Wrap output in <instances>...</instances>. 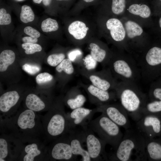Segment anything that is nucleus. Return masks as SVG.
<instances>
[{
  "mask_svg": "<svg viewBox=\"0 0 161 161\" xmlns=\"http://www.w3.org/2000/svg\"><path fill=\"white\" fill-rule=\"evenodd\" d=\"M128 3L131 2H147L148 0H127Z\"/></svg>",
  "mask_w": 161,
  "mask_h": 161,
  "instance_id": "obj_43",
  "label": "nucleus"
},
{
  "mask_svg": "<svg viewBox=\"0 0 161 161\" xmlns=\"http://www.w3.org/2000/svg\"><path fill=\"white\" fill-rule=\"evenodd\" d=\"M95 112V109L91 110L81 107L73 109L71 113L66 114L68 130L77 128L78 126L87 127Z\"/></svg>",
  "mask_w": 161,
  "mask_h": 161,
  "instance_id": "obj_18",
  "label": "nucleus"
},
{
  "mask_svg": "<svg viewBox=\"0 0 161 161\" xmlns=\"http://www.w3.org/2000/svg\"><path fill=\"white\" fill-rule=\"evenodd\" d=\"M93 131L87 127L86 129V142L87 151L91 158L94 160H108L105 151L106 143L97 137Z\"/></svg>",
  "mask_w": 161,
  "mask_h": 161,
  "instance_id": "obj_15",
  "label": "nucleus"
},
{
  "mask_svg": "<svg viewBox=\"0 0 161 161\" xmlns=\"http://www.w3.org/2000/svg\"><path fill=\"white\" fill-rule=\"evenodd\" d=\"M53 78L52 76L50 74L44 72L38 74L36 77V83L41 85L51 81Z\"/></svg>",
  "mask_w": 161,
  "mask_h": 161,
  "instance_id": "obj_36",
  "label": "nucleus"
},
{
  "mask_svg": "<svg viewBox=\"0 0 161 161\" xmlns=\"http://www.w3.org/2000/svg\"><path fill=\"white\" fill-rule=\"evenodd\" d=\"M16 0V1H22L24 0Z\"/></svg>",
  "mask_w": 161,
  "mask_h": 161,
  "instance_id": "obj_49",
  "label": "nucleus"
},
{
  "mask_svg": "<svg viewBox=\"0 0 161 161\" xmlns=\"http://www.w3.org/2000/svg\"><path fill=\"white\" fill-rule=\"evenodd\" d=\"M56 70L58 72L64 71L69 75L74 72V69L72 61L69 58H65L56 68Z\"/></svg>",
  "mask_w": 161,
  "mask_h": 161,
  "instance_id": "obj_31",
  "label": "nucleus"
},
{
  "mask_svg": "<svg viewBox=\"0 0 161 161\" xmlns=\"http://www.w3.org/2000/svg\"><path fill=\"white\" fill-rule=\"evenodd\" d=\"M157 1H158L159 2H161V0H157Z\"/></svg>",
  "mask_w": 161,
  "mask_h": 161,
  "instance_id": "obj_48",
  "label": "nucleus"
},
{
  "mask_svg": "<svg viewBox=\"0 0 161 161\" xmlns=\"http://www.w3.org/2000/svg\"><path fill=\"white\" fill-rule=\"evenodd\" d=\"M136 128L145 139L153 138L161 131V122L160 119L155 115H143L136 122Z\"/></svg>",
  "mask_w": 161,
  "mask_h": 161,
  "instance_id": "obj_16",
  "label": "nucleus"
},
{
  "mask_svg": "<svg viewBox=\"0 0 161 161\" xmlns=\"http://www.w3.org/2000/svg\"><path fill=\"white\" fill-rule=\"evenodd\" d=\"M44 5L47 6L49 5L51 2L52 0H42Z\"/></svg>",
  "mask_w": 161,
  "mask_h": 161,
  "instance_id": "obj_44",
  "label": "nucleus"
},
{
  "mask_svg": "<svg viewBox=\"0 0 161 161\" xmlns=\"http://www.w3.org/2000/svg\"><path fill=\"white\" fill-rule=\"evenodd\" d=\"M22 48L25 50L27 54H33L36 52H39L42 50L41 46L39 44L35 43H24L22 44Z\"/></svg>",
  "mask_w": 161,
  "mask_h": 161,
  "instance_id": "obj_34",
  "label": "nucleus"
},
{
  "mask_svg": "<svg viewBox=\"0 0 161 161\" xmlns=\"http://www.w3.org/2000/svg\"><path fill=\"white\" fill-rule=\"evenodd\" d=\"M87 90L90 95L99 103H106L117 97L116 93H111L108 91L103 90L93 85H90Z\"/></svg>",
  "mask_w": 161,
  "mask_h": 161,
  "instance_id": "obj_24",
  "label": "nucleus"
},
{
  "mask_svg": "<svg viewBox=\"0 0 161 161\" xmlns=\"http://www.w3.org/2000/svg\"><path fill=\"white\" fill-rule=\"evenodd\" d=\"M33 2L35 3L40 4L41 1L42 0H32Z\"/></svg>",
  "mask_w": 161,
  "mask_h": 161,
  "instance_id": "obj_45",
  "label": "nucleus"
},
{
  "mask_svg": "<svg viewBox=\"0 0 161 161\" xmlns=\"http://www.w3.org/2000/svg\"><path fill=\"white\" fill-rule=\"evenodd\" d=\"M112 54L109 61L112 71L121 81L137 83L141 78L140 70L133 56L128 52L119 50Z\"/></svg>",
  "mask_w": 161,
  "mask_h": 161,
  "instance_id": "obj_4",
  "label": "nucleus"
},
{
  "mask_svg": "<svg viewBox=\"0 0 161 161\" xmlns=\"http://www.w3.org/2000/svg\"><path fill=\"white\" fill-rule=\"evenodd\" d=\"M86 101L85 97L83 95L80 94L74 97L69 98L66 102L68 106L73 110L81 107Z\"/></svg>",
  "mask_w": 161,
  "mask_h": 161,
  "instance_id": "obj_30",
  "label": "nucleus"
},
{
  "mask_svg": "<svg viewBox=\"0 0 161 161\" xmlns=\"http://www.w3.org/2000/svg\"><path fill=\"white\" fill-rule=\"evenodd\" d=\"M67 133L55 140L48 149L46 157L52 160L73 161L76 156L72 154Z\"/></svg>",
  "mask_w": 161,
  "mask_h": 161,
  "instance_id": "obj_10",
  "label": "nucleus"
},
{
  "mask_svg": "<svg viewBox=\"0 0 161 161\" xmlns=\"http://www.w3.org/2000/svg\"><path fill=\"white\" fill-rule=\"evenodd\" d=\"M117 97L128 115L136 122L143 116L142 110L148 100V96L143 93L137 83L121 81L115 89Z\"/></svg>",
  "mask_w": 161,
  "mask_h": 161,
  "instance_id": "obj_3",
  "label": "nucleus"
},
{
  "mask_svg": "<svg viewBox=\"0 0 161 161\" xmlns=\"http://www.w3.org/2000/svg\"><path fill=\"white\" fill-rule=\"evenodd\" d=\"M22 41L24 43H35L37 42L38 38L32 36L24 37L22 39Z\"/></svg>",
  "mask_w": 161,
  "mask_h": 161,
  "instance_id": "obj_42",
  "label": "nucleus"
},
{
  "mask_svg": "<svg viewBox=\"0 0 161 161\" xmlns=\"http://www.w3.org/2000/svg\"><path fill=\"white\" fill-rule=\"evenodd\" d=\"M65 56L62 53L50 55L47 58V62L52 66H57L65 59Z\"/></svg>",
  "mask_w": 161,
  "mask_h": 161,
  "instance_id": "obj_33",
  "label": "nucleus"
},
{
  "mask_svg": "<svg viewBox=\"0 0 161 161\" xmlns=\"http://www.w3.org/2000/svg\"><path fill=\"white\" fill-rule=\"evenodd\" d=\"M161 112V100H148L145 104L142 110L143 115L151 114L155 115L156 113Z\"/></svg>",
  "mask_w": 161,
  "mask_h": 161,
  "instance_id": "obj_28",
  "label": "nucleus"
},
{
  "mask_svg": "<svg viewBox=\"0 0 161 161\" xmlns=\"http://www.w3.org/2000/svg\"><path fill=\"white\" fill-rule=\"evenodd\" d=\"M148 96L150 100H152L153 99L161 100V87L152 85L149 90Z\"/></svg>",
  "mask_w": 161,
  "mask_h": 161,
  "instance_id": "obj_35",
  "label": "nucleus"
},
{
  "mask_svg": "<svg viewBox=\"0 0 161 161\" xmlns=\"http://www.w3.org/2000/svg\"><path fill=\"white\" fill-rule=\"evenodd\" d=\"M89 47L91 55L97 62L109 63L113 53H111L106 47L101 48L93 43L90 44Z\"/></svg>",
  "mask_w": 161,
  "mask_h": 161,
  "instance_id": "obj_22",
  "label": "nucleus"
},
{
  "mask_svg": "<svg viewBox=\"0 0 161 161\" xmlns=\"http://www.w3.org/2000/svg\"><path fill=\"white\" fill-rule=\"evenodd\" d=\"M119 18L125 30L127 52L137 56L151 44L148 32L138 24L124 16Z\"/></svg>",
  "mask_w": 161,
  "mask_h": 161,
  "instance_id": "obj_5",
  "label": "nucleus"
},
{
  "mask_svg": "<svg viewBox=\"0 0 161 161\" xmlns=\"http://www.w3.org/2000/svg\"><path fill=\"white\" fill-rule=\"evenodd\" d=\"M35 15L31 8L27 5L22 6L20 14L21 21L24 23H27L33 21Z\"/></svg>",
  "mask_w": 161,
  "mask_h": 161,
  "instance_id": "obj_29",
  "label": "nucleus"
},
{
  "mask_svg": "<svg viewBox=\"0 0 161 161\" xmlns=\"http://www.w3.org/2000/svg\"><path fill=\"white\" fill-rule=\"evenodd\" d=\"M128 2L127 0H112L111 14L115 16H123L126 11Z\"/></svg>",
  "mask_w": 161,
  "mask_h": 161,
  "instance_id": "obj_27",
  "label": "nucleus"
},
{
  "mask_svg": "<svg viewBox=\"0 0 161 161\" xmlns=\"http://www.w3.org/2000/svg\"><path fill=\"white\" fill-rule=\"evenodd\" d=\"M24 32L26 34L33 37L38 38L40 36V32L37 30L30 26L25 27Z\"/></svg>",
  "mask_w": 161,
  "mask_h": 161,
  "instance_id": "obj_40",
  "label": "nucleus"
},
{
  "mask_svg": "<svg viewBox=\"0 0 161 161\" xmlns=\"http://www.w3.org/2000/svg\"><path fill=\"white\" fill-rule=\"evenodd\" d=\"M81 53V52L79 50L76 49L70 52L68 54L69 59L71 61L74 60L76 57L80 55Z\"/></svg>",
  "mask_w": 161,
  "mask_h": 161,
  "instance_id": "obj_41",
  "label": "nucleus"
},
{
  "mask_svg": "<svg viewBox=\"0 0 161 161\" xmlns=\"http://www.w3.org/2000/svg\"><path fill=\"white\" fill-rule=\"evenodd\" d=\"M88 126L106 144L112 146L114 150L117 148L123 135L120 126L103 113L91 120Z\"/></svg>",
  "mask_w": 161,
  "mask_h": 161,
  "instance_id": "obj_7",
  "label": "nucleus"
},
{
  "mask_svg": "<svg viewBox=\"0 0 161 161\" xmlns=\"http://www.w3.org/2000/svg\"><path fill=\"white\" fill-rule=\"evenodd\" d=\"M23 70L30 75H33L38 72L40 70L39 66L29 64H26L22 66Z\"/></svg>",
  "mask_w": 161,
  "mask_h": 161,
  "instance_id": "obj_38",
  "label": "nucleus"
},
{
  "mask_svg": "<svg viewBox=\"0 0 161 161\" xmlns=\"http://www.w3.org/2000/svg\"><path fill=\"white\" fill-rule=\"evenodd\" d=\"M137 56L141 78L148 82L155 75L156 68L161 65V47L150 44Z\"/></svg>",
  "mask_w": 161,
  "mask_h": 161,
  "instance_id": "obj_8",
  "label": "nucleus"
},
{
  "mask_svg": "<svg viewBox=\"0 0 161 161\" xmlns=\"http://www.w3.org/2000/svg\"><path fill=\"white\" fill-rule=\"evenodd\" d=\"M84 1L86 2L89 3L91 2L94 0H83Z\"/></svg>",
  "mask_w": 161,
  "mask_h": 161,
  "instance_id": "obj_47",
  "label": "nucleus"
},
{
  "mask_svg": "<svg viewBox=\"0 0 161 161\" xmlns=\"http://www.w3.org/2000/svg\"><path fill=\"white\" fill-rule=\"evenodd\" d=\"M25 103L26 109L36 112L44 111L47 108L45 102L34 93H30L27 95L25 98Z\"/></svg>",
  "mask_w": 161,
  "mask_h": 161,
  "instance_id": "obj_23",
  "label": "nucleus"
},
{
  "mask_svg": "<svg viewBox=\"0 0 161 161\" xmlns=\"http://www.w3.org/2000/svg\"><path fill=\"white\" fill-rule=\"evenodd\" d=\"M21 96L16 91L7 92L0 97L1 121L8 118L16 112L14 108L20 100Z\"/></svg>",
  "mask_w": 161,
  "mask_h": 161,
  "instance_id": "obj_19",
  "label": "nucleus"
},
{
  "mask_svg": "<svg viewBox=\"0 0 161 161\" xmlns=\"http://www.w3.org/2000/svg\"><path fill=\"white\" fill-rule=\"evenodd\" d=\"M89 28L83 22L76 21L72 22L69 26V33L76 39L81 40L86 35Z\"/></svg>",
  "mask_w": 161,
  "mask_h": 161,
  "instance_id": "obj_25",
  "label": "nucleus"
},
{
  "mask_svg": "<svg viewBox=\"0 0 161 161\" xmlns=\"http://www.w3.org/2000/svg\"><path fill=\"white\" fill-rule=\"evenodd\" d=\"M11 21L10 14L7 13L6 10L4 8L0 9V24L6 25L10 24Z\"/></svg>",
  "mask_w": 161,
  "mask_h": 161,
  "instance_id": "obj_37",
  "label": "nucleus"
},
{
  "mask_svg": "<svg viewBox=\"0 0 161 161\" xmlns=\"http://www.w3.org/2000/svg\"><path fill=\"white\" fill-rule=\"evenodd\" d=\"M152 14L148 3L132 2L128 3L123 16L137 22L143 28L148 29L152 25Z\"/></svg>",
  "mask_w": 161,
  "mask_h": 161,
  "instance_id": "obj_9",
  "label": "nucleus"
},
{
  "mask_svg": "<svg viewBox=\"0 0 161 161\" xmlns=\"http://www.w3.org/2000/svg\"><path fill=\"white\" fill-rule=\"evenodd\" d=\"M158 24L160 28L161 29V16L160 18L159 19Z\"/></svg>",
  "mask_w": 161,
  "mask_h": 161,
  "instance_id": "obj_46",
  "label": "nucleus"
},
{
  "mask_svg": "<svg viewBox=\"0 0 161 161\" xmlns=\"http://www.w3.org/2000/svg\"><path fill=\"white\" fill-rule=\"evenodd\" d=\"M97 62L91 54L86 55L84 59V63L85 67L89 70L94 69L96 66Z\"/></svg>",
  "mask_w": 161,
  "mask_h": 161,
  "instance_id": "obj_39",
  "label": "nucleus"
},
{
  "mask_svg": "<svg viewBox=\"0 0 161 161\" xmlns=\"http://www.w3.org/2000/svg\"><path fill=\"white\" fill-rule=\"evenodd\" d=\"M42 119L44 134L50 140H55L66 133L68 126L66 114L58 104L49 109Z\"/></svg>",
  "mask_w": 161,
  "mask_h": 161,
  "instance_id": "obj_6",
  "label": "nucleus"
},
{
  "mask_svg": "<svg viewBox=\"0 0 161 161\" xmlns=\"http://www.w3.org/2000/svg\"><path fill=\"white\" fill-rule=\"evenodd\" d=\"M114 153L108 157L112 161H145V139L137 129H126Z\"/></svg>",
  "mask_w": 161,
  "mask_h": 161,
  "instance_id": "obj_2",
  "label": "nucleus"
},
{
  "mask_svg": "<svg viewBox=\"0 0 161 161\" xmlns=\"http://www.w3.org/2000/svg\"><path fill=\"white\" fill-rule=\"evenodd\" d=\"M58 27V25L57 21L50 18L44 20L41 24L42 30L45 32L56 31Z\"/></svg>",
  "mask_w": 161,
  "mask_h": 161,
  "instance_id": "obj_32",
  "label": "nucleus"
},
{
  "mask_svg": "<svg viewBox=\"0 0 161 161\" xmlns=\"http://www.w3.org/2000/svg\"><path fill=\"white\" fill-rule=\"evenodd\" d=\"M145 139V150L148 160H161V144L153 138Z\"/></svg>",
  "mask_w": 161,
  "mask_h": 161,
  "instance_id": "obj_21",
  "label": "nucleus"
},
{
  "mask_svg": "<svg viewBox=\"0 0 161 161\" xmlns=\"http://www.w3.org/2000/svg\"><path fill=\"white\" fill-rule=\"evenodd\" d=\"M22 143V150L18 160L33 161L42 160L46 158L48 148L38 139Z\"/></svg>",
  "mask_w": 161,
  "mask_h": 161,
  "instance_id": "obj_12",
  "label": "nucleus"
},
{
  "mask_svg": "<svg viewBox=\"0 0 161 161\" xmlns=\"http://www.w3.org/2000/svg\"><path fill=\"white\" fill-rule=\"evenodd\" d=\"M22 142L11 135L3 133L0 138V161L18 160Z\"/></svg>",
  "mask_w": 161,
  "mask_h": 161,
  "instance_id": "obj_11",
  "label": "nucleus"
},
{
  "mask_svg": "<svg viewBox=\"0 0 161 161\" xmlns=\"http://www.w3.org/2000/svg\"><path fill=\"white\" fill-rule=\"evenodd\" d=\"M1 122L4 131H7L4 133L11 135L22 142L38 139L41 134H44L39 117L36 112L27 109L16 112Z\"/></svg>",
  "mask_w": 161,
  "mask_h": 161,
  "instance_id": "obj_1",
  "label": "nucleus"
},
{
  "mask_svg": "<svg viewBox=\"0 0 161 161\" xmlns=\"http://www.w3.org/2000/svg\"><path fill=\"white\" fill-rule=\"evenodd\" d=\"M110 38L119 50L127 52L126 41V31L123 24L119 18L112 17L105 23Z\"/></svg>",
  "mask_w": 161,
  "mask_h": 161,
  "instance_id": "obj_14",
  "label": "nucleus"
},
{
  "mask_svg": "<svg viewBox=\"0 0 161 161\" xmlns=\"http://www.w3.org/2000/svg\"><path fill=\"white\" fill-rule=\"evenodd\" d=\"M60 0V1H62V0Z\"/></svg>",
  "mask_w": 161,
  "mask_h": 161,
  "instance_id": "obj_50",
  "label": "nucleus"
},
{
  "mask_svg": "<svg viewBox=\"0 0 161 161\" xmlns=\"http://www.w3.org/2000/svg\"><path fill=\"white\" fill-rule=\"evenodd\" d=\"M111 73L110 70H107L103 77L92 75L89 77V79L93 85L100 89L105 91L115 89L118 83L112 77Z\"/></svg>",
  "mask_w": 161,
  "mask_h": 161,
  "instance_id": "obj_20",
  "label": "nucleus"
},
{
  "mask_svg": "<svg viewBox=\"0 0 161 161\" xmlns=\"http://www.w3.org/2000/svg\"><path fill=\"white\" fill-rule=\"evenodd\" d=\"M16 58L15 53L10 49L2 51L0 54V71L4 72L8 66L14 62Z\"/></svg>",
  "mask_w": 161,
  "mask_h": 161,
  "instance_id": "obj_26",
  "label": "nucleus"
},
{
  "mask_svg": "<svg viewBox=\"0 0 161 161\" xmlns=\"http://www.w3.org/2000/svg\"><path fill=\"white\" fill-rule=\"evenodd\" d=\"M95 109L96 112L104 113L120 127L126 130L130 128L128 115L120 103L103 104L100 106Z\"/></svg>",
  "mask_w": 161,
  "mask_h": 161,
  "instance_id": "obj_13",
  "label": "nucleus"
},
{
  "mask_svg": "<svg viewBox=\"0 0 161 161\" xmlns=\"http://www.w3.org/2000/svg\"><path fill=\"white\" fill-rule=\"evenodd\" d=\"M82 130L78 128L70 129L67 132L69 140L72 151L75 156H81L83 161H90L91 159L87 150L83 147V143L86 141V129Z\"/></svg>",
  "mask_w": 161,
  "mask_h": 161,
  "instance_id": "obj_17",
  "label": "nucleus"
}]
</instances>
